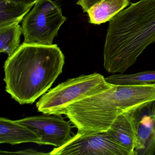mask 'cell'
<instances>
[{
	"mask_svg": "<svg viewBox=\"0 0 155 155\" xmlns=\"http://www.w3.org/2000/svg\"><path fill=\"white\" fill-rule=\"evenodd\" d=\"M64 63L58 45L23 42L5 61L6 91L21 105L32 104L51 87Z\"/></svg>",
	"mask_w": 155,
	"mask_h": 155,
	"instance_id": "obj_1",
	"label": "cell"
},
{
	"mask_svg": "<svg viewBox=\"0 0 155 155\" xmlns=\"http://www.w3.org/2000/svg\"><path fill=\"white\" fill-rule=\"evenodd\" d=\"M155 42V0L132 3L110 21L104 47V67L123 73Z\"/></svg>",
	"mask_w": 155,
	"mask_h": 155,
	"instance_id": "obj_2",
	"label": "cell"
},
{
	"mask_svg": "<svg viewBox=\"0 0 155 155\" xmlns=\"http://www.w3.org/2000/svg\"><path fill=\"white\" fill-rule=\"evenodd\" d=\"M155 100V83L117 85L70 105L66 114L78 132H104L116 119Z\"/></svg>",
	"mask_w": 155,
	"mask_h": 155,
	"instance_id": "obj_3",
	"label": "cell"
},
{
	"mask_svg": "<svg viewBox=\"0 0 155 155\" xmlns=\"http://www.w3.org/2000/svg\"><path fill=\"white\" fill-rule=\"evenodd\" d=\"M101 74L81 75L62 82L42 95L36 104L44 114H66L70 105L113 86Z\"/></svg>",
	"mask_w": 155,
	"mask_h": 155,
	"instance_id": "obj_4",
	"label": "cell"
},
{
	"mask_svg": "<svg viewBox=\"0 0 155 155\" xmlns=\"http://www.w3.org/2000/svg\"><path fill=\"white\" fill-rule=\"evenodd\" d=\"M67 18L60 7L51 0H39L22 20L24 42L51 45Z\"/></svg>",
	"mask_w": 155,
	"mask_h": 155,
	"instance_id": "obj_5",
	"label": "cell"
},
{
	"mask_svg": "<svg viewBox=\"0 0 155 155\" xmlns=\"http://www.w3.org/2000/svg\"><path fill=\"white\" fill-rule=\"evenodd\" d=\"M49 155H133L108 133L78 132L67 143L54 148Z\"/></svg>",
	"mask_w": 155,
	"mask_h": 155,
	"instance_id": "obj_6",
	"label": "cell"
},
{
	"mask_svg": "<svg viewBox=\"0 0 155 155\" xmlns=\"http://www.w3.org/2000/svg\"><path fill=\"white\" fill-rule=\"evenodd\" d=\"M61 115L43 113L16 120L37 133L40 138L41 145L59 147L72 137V124L65 120Z\"/></svg>",
	"mask_w": 155,
	"mask_h": 155,
	"instance_id": "obj_7",
	"label": "cell"
},
{
	"mask_svg": "<svg viewBox=\"0 0 155 155\" xmlns=\"http://www.w3.org/2000/svg\"><path fill=\"white\" fill-rule=\"evenodd\" d=\"M137 143L135 155H155V100L134 110Z\"/></svg>",
	"mask_w": 155,
	"mask_h": 155,
	"instance_id": "obj_8",
	"label": "cell"
},
{
	"mask_svg": "<svg viewBox=\"0 0 155 155\" xmlns=\"http://www.w3.org/2000/svg\"><path fill=\"white\" fill-rule=\"evenodd\" d=\"M107 131L118 143L135 155L134 150L137 143V129L134 110L119 116Z\"/></svg>",
	"mask_w": 155,
	"mask_h": 155,
	"instance_id": "obj_9",
	"label": "cell"
},
{
	"mask_svg": "<svg viewBox=\"0 0 155 155\" xmlns=\"http://www.w3.org/2000/svg\"><path fill=\"white\" fill-rule=\"evenodd\" d=\"M32 142L41 145V139L33 130L17 120L0 118V143L17 145Z\"/></svg>",
	"mask_w": 155,
	"mask_h": 155,
	"instance_id": "obj_10",
	"label": "cell"
},
{
	"mask_svg": "<svg viewBox=\"0 0 155 155\" xmlns=\"http://www.w3.org/2000/svg\"><path fill=\"white\" fill-rule=\"evenodd\" d=\"M130 0H101L88 11L89 22L100 25L110 21L115 16L124 10Z\"/></svg>",
	"mask_w": 155,
	"mask_h": 155,
	"instance_id": "obj_11",
	"label": "cell"
},
{
	"mask_svg": "<svg viewBox=\"0 0 155 155\" xmlns=\"http://www.w3.org/2000/svg\"><path fill=\"white\" fill-rule=\"evenodd\" d=\"M32 7L8 0H0V27L19 23Z\"/></svg>",
	"mask_w": 155,
	"mask_h": 155,
	"instance_id": "obj_12",
	"label": "cell"
},
{
	"mask_svg": "<svg viewBox=\"0 0 155 155\" xmlns=\"http://www.w3.org/2000/svg\"><path fill=\"white\" fill-rule=\"evenodd\" d=\"M19 23L0 27V51L12 56L20 46V38L23 34Z\"/></svg>",
	"mask_w": 155,
	"mask_h": 155,
	"instance_id": "obj_13",
	"label": "cell"
},
{
	"mask_svg": "<svg viewBox=\"0 0 155 155\" xmlns=\"http://www.w3.org/2000/svg\"><path fill=\"white\" fill-rule=\"evenodd\" d=\"M108 82L117 85H137L155 83V71L132 74L111 75L105 78Z\"/></svg>",
	"mask_w": 155,
	"mask_h": 155,
	"instance_id": "obj_14",
	"label": "cell"
},
{
	"mask_svg": "<svg viewBox=\"0 0 155 155\" xmlns=\"http://www.w3.org/2000/svg\"><path fill=\"white\" fill-rule=\"evenodd\" d=\"M101 1V0H78L77 4L81 6L83 12H87L92 6Z\"/></svg>",
	"mask_w": 155,
	"mask_h": 155,
	"instance_id": "obj_15",
	"label": "cell"
},
{
	"mask_svg": "<svg viewBox=\"0 0 155 155\" xmlns=\"http://www.w3.org/2000/svg\"><path fill=\"white\" fill-rule=\"evenodd\" d=\"M8 154H19V155H49V153H44V152H40L32 149H28L22 151H17V152H6V151H1V153Z\"/></svg>",
	"mask_w": 155,
	"mask_h": 155,
	"instance_id": "obj_16",
	"label": "cell"
},
{
	"mask_svg": "<svg viewBox=\"0 0 155 155\" xmlns=\"http://www.w3.org/2000/svg\"><path fill=\"white\" fill-rule=\"evenodd\" d=\"M8 1L24 4V5L33 6L39 0H8Z\"/></svg>",
	"mask_w": 155,
	"mask_h": 155,
	"instance_id": "obj_17",
	"label": "cell"
}]
</instances>
